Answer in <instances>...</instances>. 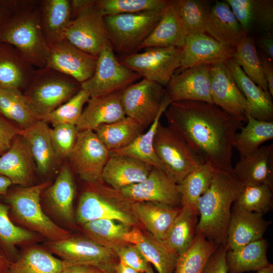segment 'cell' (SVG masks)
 Masks as SVG:
<instances>
[{"mask_svg": "<svg viewBox=\"0 0 273 273\" xmlns=\"http://www.w3.org/2000/svg\"><path fill=\"white\" fill-rule=\"evenodd\" d=\"M164 114L174 130L200 159L216 169L232 172L233 141L244 121L213 103L172 102Z\"/></svg>", "mask_w": 273, "mask_h": 273, "instance_id": "obj_1", "label": "cell"}, {"mask_svg": "<svg viewBox=\"0 0 273 273\" xmlns=\"http://www.w3.org/2000/svg\"><path fill=\"white\" fill-rule=\"evenodd\" d=\"M243 187L233 172L216 169L209 187L198 202L200 219L195 234L225 246L232 208Z\"/></svg>", "mask_w": 273, "mask_h": 273, "instance_id": "obj_2", "label": "cell"}, {"mask_svg": "<svg viewBox=\"0 0 273 273\" xmlns=\"http://www.w3.org/2000/svg\"><path fill=\"white\" fill-rule=\"evenodd\" d=\"M0 41L16 48L35 68L46 66L49 47L41 27L38 1H27L15 12L1 31Z\"/></svg>", "mask_w": 273, "mask_h": 273, "instance_id": "obj_3", "label": "cell"}, {"mask_svg": "<svg viewBox=\"0 0 273 273\" xmlns=\"http://www.w3.org/2000/svg\"><path fill=\"white\" fill-rule=\"evenodd\" d=\"M51 184L47 181L27 187H10L3 197L9 207V216L14 222L41 235L49 241H57L68 238L71 235L52 220L41 208V195Z\"/></svg>", "mask_w": 273, "mask_h": 273, "instance_id": "obj_4", "label": "cell"}, {"mask_svg": "<svg viewBox=\"0 0 273 273\" xmlns=\"http://www.w3.org/2000/svg\"><path fill=\"white\" fill-rule=\"evenodd\" d=\"M81 88V83L75 79L45 67L35 69L22 92L31 111L41 120Z\"/></svg>", "mask_w": 273, "mask_h": 273, "instance_id": "obj_5", "label": "cell"}, {"mask_svg": "<svg viewBox=\"0 0 273 273\" xmlns=\"http://www.w3.org/2000/svg\"><path fill=\"white\" fill-rule=\"evenodd\" d=\"M71 6L72 20L65 39L80 50L98 57L102 49L110 43L103 13L95 0H72Z\"/></svg>", "mask_w": 273, "mask_h": 273, "instance_id": "obj_6", "label": "cell"}, {"mask_svg": "<svg viewBox=\"0 0 273 273\" xmlns=\"http://www.w3.org/2000/svg\"><path fill=\"white\" fill-rule=\"evenodd\" d=\"M163 10L105 16L104 23L114 51L121 56L138 53L159 21Z\"/></svg>", "mask_w": 273, "mask_h": 273, "instance_id": "obj_7", "label": "cell"}, {"mask_svg": "<svg viewBox=\"0 0 273 273\" xmlns=\"http://www.w3.org/2000/svg\"><path fill=\"white\" fill-rule=\"evenodd\" d=\"M89 187L81 195L76 212V222L81 225L101 219L114 220L131 226L136 223L134 217L125 211L122 204L130 202L119 191L100 184H87Z\"/></svg>", "mask_w": 273, "mask_h": 273, "instance_id": "obj_8", "label": "cell"}, {"mask_svg": "<svg viewBox=\"0 0 273 273\" xmlns=\"http://www.w3.org/2000/svg\"><path fill=\"white\" fill-rule=\"evenodd\" d=\"M154 148L165 172L177 184L202 162L184 140L170 127L158 124Z\"/></svg>", "mask_w": 273, "mask_h": 273, "instance_id": "obj_9", "label": "cell"}, {"mask_svg": "<svg viewBox=\"0 0 273 273\" xmlns=\"http://www.w3.org/2000/svg\"><path fill=\"white\" fill-rule=\"evenodd\" d=\"M182 55L183 49L171 47L148 48L141 53L117 57L143 78L164 86L180 68Z\"/></svg>", "mask_w": 273, "mask_h": 273, "instance_id": "obj_10", "label": "cell"}, {"mask_svg": "<svg viewBox=\"0 0 273 273\" xmlns=\"http://www.w3.org/2000/svg\"><path fill=\"white\" fill-rule=\"evenodd\" d=\"M141 78L140 74L119 62L109 43L101 50L94 74L81 83V87L90 98L97 97L123 90Z\"/></svg>", "mask_w": 273, "mask_h": 273, "instance_id": "obj_11", "label": "cell"}, {"mask_svg": "<svg viewBox=\"0 0 273 273\" xmlns=\"http://www.w3.org/2000/svg\"><path fill=\"white\" fill-rule=\"evenodd\" d=\"M46 249L64 261L86 265L102 271L114 270L119 261L114 251L88 237H72L49 241Z\"/></svg>", "mask_w": 273, "mask_h": 273, "instance_id": "obj_12", "label": "cell"}, {"mask_svg": "<svg viewBox=\"0 0 273 273\" xmlns=\"http://www.w3.org/2000/svg\"><path fill=\"white\" fill-rule=\"evenodd\" d=\"M109 151L94 130L78 131L74 146L68 157L69 165L87 184L102 181L103 170Z\"/></svg>", "mask_w": 273, "mask_h": 273, "instance_id": "obj_13", "label": "cell"}, {"mask_svg": "<svg viewBox=\"0 0 273 273\" xmlns=\"http://www.w3.org/2000/svg\"><path fill=\"white\" fill-rule=\"evenodd\" d=\"M166 97L163 86L143 78L122 90L121 103L126 116L146 129L156 119Z\"/></svg>", "mask_w": 273, "mask_h": 273, "instance_id": "obj_14", "label": "cell"}, {"mask_svg": "<svg viewBox=\"0 0 273 273\" xmlns=\"http://www.w3.org/2000/svg\"><path fill=\"white\" fill-rule=\"evenodd\" d=\"M98 57L77 48L66 39L49 46L46 67L83 83L94 74Z\"/></svg>", "mask_w": 273, "mask_h": 273, "instance_id": "obj_15", "label": "cell"}, {"mask_svg": "<svg viewBox=\"0 0 273 273\" xmlns=\"http://www.w3.org/2000/svg\"><path fill=\"white\" fill-rule=\"evenodd\" d=\"M210 69V65L205 64L176 72L165 88L171 102L194 101L212 103Z\"/></svg>", "mask_w": 273, "mask_h": 273, "instance_id": "obj_16", "label": "cell"}, {"mask_svg": "<svg viewBox=\"0 0 273 273\" xmlns=\"http://www.w3.org/2000/svg\"><path fill=\"white\" fill-rule=\"evenodd\" d=\"M128 201L154 202L172 206L181 205L177 184L164 171L153 167L143 181L119 191Z\"/></svg>", "mask_w": 273, "mask_h": 273, "instance_id": "obj_17", "label": "cell"}, {"mask_svg": "<svg viewBox=\"0 0 273 273\" xmlns=\"http://www.w3.org/2000/svg\"><path fill=\"white\" fill-rule=\"evenodd\" d=\"M212 103L226 113L246 122L247 103L225 63L210 65Z\"/></svg>", "mask_w": 273, "mask_h": 273, "instance_id": "obj_18", "label": "cell"}, {"mask_svg": "<svg viewBox=\"0 0 273 273\" xmlns=\"http://www.w3.org/2000/svg\"><path fill=\"white\" fill-rule=\"evenodd\" d=\"M235 52V48L225 46L206 33L187 36L180 67L176 72L198 65L225 63L233 58Z\"/></svg>", "mask_w": 273, "mask_h": 273, "instance_id": "obj_19", "label": "cell"}, {"mask_svg": "<svg viewBox=\"0 0 273 273\" xmlns=\"http://www.w3.org/2000/svg\"><path fill=\"white\" fill-rule=\"evenodd\" d=\"M75 184L71 169L64 164L53 184L43 192V197L52 213L62 222L69 226L75 225L73 200Z\"/></svg>", "mask_w": 273, "mask_h": 273, "instance_id": "obj_20", "label": "cell"}, {"mask_svg": "<svg viewBox=\"0 0 273 273\" xmlns=\"http://www.w3.org/2000/svg\"><path fill=\"white\" fill-rule=\"evenodd\" d=\"M270 223L263 214L233 206L228 229L227 250H235L262 239Z\"/></svg>", "mask_w": 273, "mask_h": 273, "instance_id": "obj_21", "label": "cell"}, {"mask_svg": "<svg viewBox=\"0 0 273 273\" xmlns=\"http://www.w3.org/2000/svg\"><path fill=\"white\" fill-rule=\"evenodd\" d=\"M36 165L28 146L20 135L15 138L10 149L0 156V174L12 185L21 187L33 185Z\"/></svg>", "mask_w": 273, "mask_h": 273, "instance_id": "obj_22", "label": "cell"}, {"mask_svg": "<svg viewBox=\"0 0 273 273\" xmlns=\"http://www.w3.org/2000/svg\"><path fill=\"white\" fill-rule=\"evenodd\" d=\"M232 172L244 186L265 185L273 189V144L240 157Z\"/></svg>", "mask_w": 273, "mask_h": 273, "instance_id": "obj_23", "label": "cell"}, {"mask_svg": "<svg viewBox=\"0 0 273 273\" xmlns=\"http://www.w3.org/2000/svg\"><path fill=\"white\" fill-rule=\"evenodd\" d=\"M225 64L247 103V114L257 120L273 121L272 97L252 81L232 58Z\"/></svg>", "mask_w": 273, "mask_h": 273, "instance_id": "obj_24", "label": "cell"}, {"mask_svg": "<svg viewBox=\"0 0 273 273\" xmlns=\"http://www.w3.org/2000/svg\"><path fill=\"white\" fill-rule=\"evenodd\" d=\"M122 92L90 98L76 125L78 131L94 130L101 125L125 118L126 115L121 103Z\"/></svg>", "mask_w": 273, "mask_h": 273, "instance_id": "obj_25", "label": "cell"}, {"mask_svg": "<svg viewBox=\"0 0 273 273\" xmlns=\"http://www.w3.org/2000/svg\"><path fill=\"white\" fill-rule=\"evenodd\" d=\"M153 167L129 156L109 157L101 175V180L113 189L119 191L127 186L145 180Z\"/></svg>", "mask_w": 273, "mask_h": 273, "instance_id": "obj_26", "label": "cell"}, {"mask_svg": "<svg viewBox=\"0 0 273 273\" xmlns=\"http://www.w3.org/2000/svg\"><path fill=\"white\" fill-rule=\"evenodd\" d=\"M230 5L243 31H259L263 34L272 32V0H225Z\"/></svg>", "mask_w": 273, "mask_h": 273, "instance_id": "obj_27", "label": "cell"}, {"mask_svg": "<svg viewBox=\"0 0 273 273\" xmlns=\"http://www.w3.org/2000/svg\"><path fill=\"white\" fill-rule=\"evenodd\" d=\"M50 129L47 122L39 120L20 133L28 146L37 171L42 175L54 170L60 161L51 142Z\"/></svg>", "mask_w": 273, "mask_h": 273, "instance_id": "obj_28", "label": "cell"}, {"mask_svg": "<svg viewBox=\"0 0 273 273\" xmlns=\"http://www.w3.org/2000/svg\"><path fill=\"white\" fill-rule=\"evenodd\" d=\"M205 33L219 42L236 48L243 31L229 4L216 1L211 6L205 26Z\"/></svg>", "mask_w": 273, "mask_h": 273, "instance_id": "obj_29", "label": "cell"}, {"mask_svg": "<svg viewBox=\"0 0 273 273\" xmlns=\"http://www.w3.org/2000/svg\"><path fill=\"white\" fill-rule=\"evenodd\" d=\"M130 207L133 216L161 242L164 240L181 208L154 202H133L130 203Z\"/></svg>", "mask_w": 273, "mask_h": 273, "instance_id": "obj_30", "label": "cell"}, {"mask_svg": "<svg viewBox=\"0 0 273 273\" xmlns=\"http://www.w3.org/2000/svg\"><path fill=\"white\" fill-rule=\"evenodd\" d=\"M35 69L16 48L0 41V86L22 92L31 80Z\"/></svg>", "mask_w": 273, "mask_h": 273, "instance_id": "obj_31", "label": "cell"}, {"mask_svg": "<svg viewBox=\"0 0 273 273\" xmlns=\"http://www.w3.org/2000/svg\"><path fill=\"white\" fill-rule=\"evenodd\" d=\"M186 35L176 10L175 0L169 1L161 18L139 51L151 48L176 47L183 49Z\"/></svg>", "mask_w": 273, "mask_h": 273, "instance_id": "obj_32", "label": "cell"}, {"mask_svg": "<svg viewBox=\"0 0 273 273\" xmlns=\"http://www.w3.org/2000/svg\"><path fill=\"white\" fill-rule=\"evenodd\" d=\"M38 4L41 27L48 46L65 39L72 20L71 1L42 0Z\"/></svg>", "mask_w": 273, "mask_h": 273, "instance_id": "obj_33", "label": "cell"}, {"mask_svg": "<svg viewBox=\"0 0 273 273\" xmlns=\"http://www.w3.org/2000/svg\"><path fill=\"white\" fill-rule=\"evenodd\" d=\"M123 240L136 245L158 273H174L177 256L151 234L133 228L124 234Z\"/></svg>", "mask_w": 273, "mask_h": 273, "instance_id": "obj_34", "label": "cell"}, {"mask_svg": "<svg viewBox=\"0 0 273 273\" xmlns=\"http://www.w3.org/2000/svg\"><path fill=\"white\" fill-rule=\"evenodd\" d=\"M268 242L263 238L240 248L227 250L225 260L228 273L258 271L269 266L267 251Z\"/></svg>", "mask_w": 273, "mask_h": 273, "instance_id": "obj_35", "label": "cell"}, {"mask_svg": "<svg viewBox=\"0 0 273 273\" xmlns=\"http://www.w3.org/2000/svg\"><path fill=\"white\" fill-rule=\"evenodd\" d=\"M65 265L47 249L33 246L10 262L6 273H60Z\"/></svg>", "mask_w": 273, "mask_h": 273, "instance_id": "obj_36", "label": "cell"}, {"mask_svg": "<svg viewBox=\"0 0 273 273\" xmlns=\"http://www.w3.org/2000/svg\"><path fill=\"white\" fill-rule=\"evenodd\" d=\"M198 209L191 206H181L180 211L162 242L178 256L193 241L198 222Z\"/></svg>", "mask_w": 273, "mask_h": 273, "instance_id": "obj_37", "label": "cell"}, {"mask_svg": "<svg viewBox=\"0 0 273 273\" xmlns=\"http://www.w3.org/2000/svg\"><path fill=\"white\" fill-rule=\"evenodd\" d=\"M171 103L166 96L156 119L149 126V129L140 135L125 148L109 151L110 156L122 155L131 157L165 172L162 163L155 151L154 140L160 118Z\"/></svg>", "mask_w": 273, "mask_h": 273, "instance_id": "obj_38", "label": "cell"}, {"mask_svg": "<svg viewBox=\"0 0 273 273\" xmlns=\"http://www.w3.org/2000/svg\"><path fill=\"white\" fill-rule=\"evenodd\" d=\"M144 129L135 120L126 116L119 121L101 125L94 131L110 151L129 146Z\"/></svg>", "mask_w": 273, "mask_h": 273, "instance_id": "obj_39", "label": "cell"}, {"mask_svg": "<svg viewBox=\"0 0 273 273\" xmlns=\"http://www.w3.org/2000/svg\"><path fill=\"white\" fill-rule=\"evenodd\" d=\"M36 234L15 224L9 216L8 206L0 202V252L9 263L17 257L16 246L34 241Z\"/></svg>", "mask_w": 273, "mask_h": 273, "instance_id": "obj_40", "label": "cell"}, {"mask_svg": "<svg viewBox=\"0 0 273 273\" xmlns=\"http://www.w3.org/2000/svg\"><path fill=\"white\" fill-rule=\"evenodd\" d=\"M246 122L236 133L233 141V149L238 152L240 157L252 153L262 144L273 139V121L260 120L248 116Z\"/></svg>", "mask_w": 273, "mask_h": 273, "instance_id": "obj_41", "label": "cell"}, {"mask_svg": "<svg viewBox=\"0 0 273 273\" xmlns=\"http://www.w3.org/2000/svg\"><path fill=\"white\" fill-rule=\"evenodd\" d=\"M218 247L202 234H196L189 247L177 256L174 273H203Z\"/></svg>", "mask_w": 273, "mask_h": 273, "instance_id": "obj_42", "label": "cell"}, {"mask_svg": "<svg viewBox=\"0 0 273 273\" xmlns=\"http://www.w3.org/2000/svg\"><path fill=\"white\" fill-rule=\"evenodd\" d=\"M0 114L21 129L29 127L39 120L29 108L21 90L1 86Z\"/></svg>", "mask_w": 273, "mask_h": 273, "instance_id": "obj_43", "label": "cell"}, {"mask_svg": "<svg viewBox=\"0 0 273 273\" xmlns=\"http://www.w3.org/2000/svg\"><path fill=\"white\" fill-rule=\"evenodd\" d=\"M215 170L209 163H202L177 184L181 206L188 205L197 209L198 201L209 187Z\"/></svg>", "mask_w": 273, "mask_h": 273, "instance_id": "obj_44", "label": "cell"}, {"mask_svg": "<svg viewBox=\"0 0 273 273\" xmlns=\"http://www.w3.org/2000/svg\"><path fill=\"white\" fill-rule=\"evenodd\" d=\"M246 75L264 91L269 92L263 73L260 56L253 37L243 31L241 40L235 48L233 58Z\"/></svg>", "mask_w": 273, "mask_h": 273, "instance_id": "obj_45", "label": "cell"}, {"mask_svg": "<svg viewBox=\"0 0 273 273\" xmlns=\"http://www.w3.org/2000/svg\"><path fill=\"white\" fill-rule=\"evenodd\" d=\"M186 36L205 33V23L211 6L207 1L175 0Z\"/></svg>", "mask_w": 273, "mask_h": 273, "instance_id": "obj_46", "label": "cell"}, {"mask_svg": "<svg viewBox=\"0 0 273 273\" xmlns=\"http://www.w3.org/2000/svg\"><path fill=\"white\" fill-rule=\"evenodd\" d=\"M80 225L87 237L112 249L125 242L123 237L129 230V226L110 219L90 221Z\"/></svg>", "mask_w": 273, "mask_h": 273, "instance_id": "obj_47", "label": "cell"}, {"mask_svg": "<svg viewBox=\"0 0 273 273\" xmlns=\"http://www.w3.org/2000/svg\"><path fill=\"white\" fill-rule=\"evenodd\" d=\"M272 190L265 185L244 186L233 206L263 215L272 208Z\"/></svg>", "mask_w": 273, "mask_h": 273, "instance_id": "obj_48", "label": "cell"}, {"mask_svg": "<svg viewBox=\"0 0 273 273\" xmlns=\"http://www.w3.org/2000/svg\"><path fill=\"white\" fill-rule=\"evenodd\" d=\"M90 97L85 90L81 88L71 98L60 106L42 119L53 127L60 124H77L82 114L83 106Z\"/></svg>", "mask_w": 273, "mask_h": 273, "instance_id": "obj_49", "label": "cell"}, {"mask_svg": "<svg viewBox=\"0 0 273 273\" xmlns=\"http://www.w3.org/2000/svg\"><path fill=\"white\" fill-rule=\"evenodd\" d=\"M168 2V0H95L96 6L104 16L160 11Z\"/></svg>", "mask_w": 273, "mask_h": 273, "instance_id": "obj_50", "label": "cell"}, {"mask_svg": "<svg viewBox=\"0 0 273 273\" xmlns=\"http://www.w3.org/2000/svg\"><path fill=\"white\" fill-rule=\"evenodd\" d=\"M76 126L60 124L50 129V135L55 152L60 160L67 159L77 139Z\"/></svg>", "mask_w": 273, "mask_h": 273, "instance_id": "obj_51", "label": "cell"}, {"mask_svg": "<svg viewBox=\"0 0 273 273\" xmlns=\"http://www.w3.org/2000/svg\"><path fill=\"white\" fill-rule=\"evenodd\" d=\"M119 261L140 273H145L149 263L134 244L124 242L114 247Z\"/></svg>", "mask_w": 273, "mask_h": 273, "instance_id": "obj_52", "label": "cell"}, {"mask_svg": "<svg viewBox=\"0 0 273 273\" xmlns=\"http://www.w3.org/2000/svg\"><path fill=\"white\" fill-rule=\"evenodd\" d=\"M21 130L16 124L0 114V156L10 149Z\"/></svg>", "mask_w": 273, "mask_h": 273, "instance_id": "obj_53", "label": "cell"}, {"mask_svg": "<svg viewBox=\"0 0 273 273\" xmlns=\"http://www.w3.org/2000/svg\"><path fill=\"white\" fill-rule=\"evenodd\" d=\"M225 246H219L208 261L203 273H228Z\"/></svg>", "mask_w": 273, "mask_h": 273, "instance_id": "obj_54", "label": "cell"}, {"mask_svg": "<svg viewBox=\"0 0 273 273\" xmlns=\"http://www.w3.org/2000/svg\"><path fill=\"white\" fill-rule=\"evenodd\" d=\"M18 8V1L0 0V33Z\"/></svg>", "mask_w": 273, "mask_h": 273, "instance_id": "obj_55", "label": "cell"}, {"mask_svg": "<svg viewBox=\"0 0 273 273\" xmlns=\"http://www.w3.org/2000/svg\"><path fill=\"white\" fill-rule=\"evenodd\" d=\"M260 58L264 78L267 83L268 91L273 97V64L265 54L260 51Z\"/></svg>", "mask_w": 273, "mask_h": 273, "instance_id": "obj_56", "label": "cell"}, {"mask_svg": "<svg viewBox=\"0 0 273 273\" xmlns=\"http://www.w3.org/2000/svg\"><path fill=\"white\" fill-rule=\"evenodd\" d=\"M257 44L261 51L271 60H273V34L272 32L262 34L257 39Z\"/></svg>", "mask_w": 273, "mask_h": 273, "instance_id": "obj_57", "label": "cell"}, {"mask_svg": "<svg viewBox=\"0 0 273 273\" xmlns=\"http://www.w3.org/2000/svg\"><path fill=\"white\" fill-rule=\"evenodd\" d=\"M102 271H103L90 266L65 262L60 273H100Z\"/></svg>", "mask_w": 273, "mask_h": 273, "instance_id": "obj_58", "label": "cell"}, {"mask_svg": "<svg viewBox=\"0 0 273 273\" xmlns=\"http://www.w3.org/2000/svg\"><path fill=\"white\" fill-rule=\"evenodd\" d=\"M12 185V182L8 178L0 174V196H5Z\"/></svg>", "mask_w": 273, "mask_h": 273, "instance_id": "obj_59", "label": "cell"}, {"mask_svg": "<svg viewBox=\"0 0 273 273\" xmlns=\"http://www.w3.org/2000/svg\"><path fill=\"white\" fill-rule=\"evenodd\" d=\"M114 270L115 273H140L119 260L115 265Z\"/></svg>", "mask_w": 273, "mask_h": 273, "instance_id": "obj_60", "label": "cell"}, {"mask_svg": "<svg viewBox=\"0 0 273 273\" xmlns=\"http://www.w3.org/2000/svg\"><path fill=\"white\" fill-rule=\"evenodd\" d=\"M9 263L6 258L0 252V273H6Z\"/></svg>", "mask_w": 273, "mask_h": 273, "instance_id": "obj_61", "label": "cell"}, {"mask_svg": "<svg viewBox=\"0 0 273 273\" xmlns=\"http://www.w3.org/2000/svg\"><path fill=\"white\" fill-rule=\"evenodd\" d=\"M256 273H273V265L270 264L267 267L257 271Z\"/></svg>", "mask_w": 273, "mask_h": 273, "instance_id": "obj_62", "label": "cell"}, {"mask_svg": "<svg viewBox=\"0 0 273 273\" xmlns=\"http://www.w3.org/2000/svg\"><path fill=\"white\" fill-rule=\"evenodd\" d=\"M145 273H155L153 269V267H152V264H151L150 263L148 265V268L146 271V272Z\"/></svg>", "mask_w": 273, "mask_h": 273, "instance_id": "obj_63", "label": "cell"}, {"mask_svg": "<svg viewBox=\"0 0 273 273\" xmlns=\"http://www.w3.org/2000/svg\"><path fill=\"white\" fill-rule=\"evenodd\" d=\"M100 273H115V270H112V271H103Z\"/></svg>", "mask_w": 273, "mask_h": 273, "instance_id": "obj_64", "label": "cell"}]
</instances>
